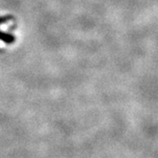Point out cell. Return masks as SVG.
Instances as JSON below:
<instances>
[{"instance_id":"cell-1","label":"cell","mask_w":158,"mask_h":158,"mask_svg":"<svg viewBox=\"0 0 158 158\" xmlns=\"http://www.w3.org/2000/svg\"><path fill=\"white\" fill-rule=\"evenodd\" d=\"M0 39L5 41V42H12L14 40L13 36L10 35H5L3 32H0Z\"/></svg>"}]
</instances>
